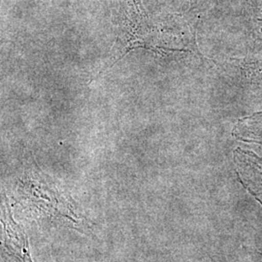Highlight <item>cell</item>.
<instances>
[{"mask_svg":"<svg viewBox=\"0 0 262 262\" xmlns=\"http://www.w3.org/2000/svg\"><path fill=\"white\" fill-rule=\"evenodd\" d=\"M159 43V31L150 24L141 5L140 0H129L127 2L122 32L113 48L112 56L109 57L100 74L120 60L122 56L137 48H143L158 54L175 52L172 49L160 46Z\"/></svg>","mask_w":262,"mask_h":262,"instance_id":"cell-1","label":"cell"},{"mask_svg":"<svg viewBox=\"0 0 262 262\" xmlns=\"http://www.w3.org/2000/svg\"><path fill=\"white\" fill-rule=\"evenodd\" d=\"M232 134L239 141L262 146V112L239 120L235 124Z\"/></svg>","mask_w":262,"mask_h":262,"instance_id":"cell-4","label":"cell"},{"mask_svg":"<svg viewBox=\"0 0 262 262\" xmlns=\"http://www.w3.org/2000/svg\"><path fill=\"white\" fill-rule=\"evenodd\" d=\"M5 228V249L15 262H32L27 235L14 219L11 216V211L6 206L5 221L2 219Z\"/></svg>","mask_w":262,"mask_h":262,"instance_id":"cell-3","label":"cell"},{"mask_svg":"<svg viewBox=\"0 0 262 262\" xmlns=\"http://www.w3.org/2000/svg\"><path fill=\"white\" fill-rule=\"evenodd\" d=\"M261 259H262V255H261ZM261 261H262V260H261Z\"/></svg>","mask_w":262,"mask_h":262,"instance_id":"cell-6","label":"cell"},{"mask_svg":"<svg viewBox=\"0 0 262 262\" xmlns=\"http://www.w3.org/2000/svg\"><path fill=\"white\" fill-rule=\"evenodd\" d=\"M240 66L244 78L262 89V57L244 61Z\"/></svg>","mask_w":262,"mask_h":262,"instance_id":"cell-5","label":"cell"},{"mask_svg":"<svg viewBox=\"0 0 262 262\" xmlns=\"http://www.w3.org/2000/svg\"><path fill=\"white\" fill-rule=\"evenodd\" d=\"M233 160L240 183L262 206V158L251 150L237 148Z\"/></svg>","mask_w":262,"mask_h":262,"instance_id":"cell-2","label":"cell"}]
</instances>
